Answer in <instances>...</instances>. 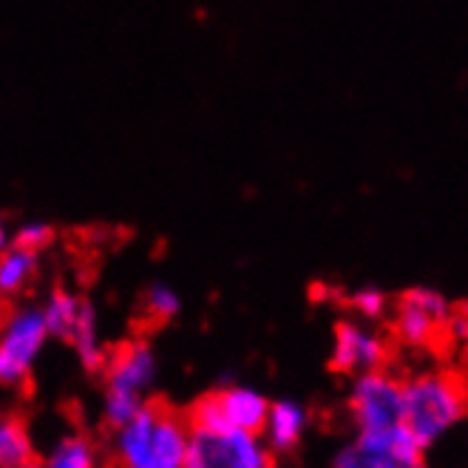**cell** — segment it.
<instances>
[{
  "mask_svg": "<svg viewBox=\"0 0 468 468\" xmlns=\"http://www.w3.org/2000/svg\"><path fill=\"white\" fill-rule=\"evenodd\" d=\"M468 415L465 383L446 372L403 380V426L429 449Z\"/></svg>",
  "mask_w": 468,
  "mask_h": 468,
  "instance_id": "cell-1",
  "label": "cell"
},
{
  "mask_svg": "<svg viewBox=\"0 0 468 468\" xmlns=\"http://www.w3.org/2000/svg\"><path fill=\"white\" fill-rule=\"evenodd\" d=\"M159 375V361L151 344L131 341L114 352H108L102 367V420L105 426H122L136 411L148 403V392L154 389Z\"/></svg>",
  "mask_w": 468,
  "mask_h": 468,
  "instance_id": "cell-2",
  "label": "cell"
},
{
  "mask_svg": "<svg viewBox=\"0 0 468 468\" xmlns=\"http://www.w3.org/2000/svg\"><path fill=\"white\" fill-rule=\"evenodd\" d=\"M185 468H272V452L256 431L190 429Z\"/></svg>",
  "mask_w": 468,
  "mask_h": 468,
  "instance_id": "cell-3",
  "label": "cell"
},
{
  "mask_svg": "<svg viewBox=\"0 0 468 468\" xmlns=\"http://www.w3.org/2000/svg\"><path fill=\"white\" fill-rule=\"evenodd\" d=\"M48 329L40 307H20L0 324V389H20L32 378Z\"/></svg>",
  "mask_w": 468,
  "mask_h": 468,
  "instance_id": "cell-4",
  "label": "cell"
},
{
  "mask_svg": "<svg viewBox=\"0 0 468 468\" xmlns=\"http://www.w3.org/2000/svg\"><path fill=\"white\" fill-rule=\"evenodd\" d=\"M270 409V398L253 387L228 383L216 392L202 395L187 411L190 429H241V431H261Z\"/></svg>",
  "mask_w": 468,
  "mask_h": 468,
  "instance_id": "cell-5",
  "label": "cell"
},
{
  "mask_svg": "<svg viewBox=\"0 0 468 468\" xmlns=\"http://www.w3.org/2000/svg\"><path fill=\"white\" fill-rule=\"evenodd\" d=\"M346 406L357 434L389 431L403 423V380L387 369L355 375Z\"/></svg>",
  "mask_w": 468,
  "mask_h": 468,
  "instance_id": "cell-6",
  "label": "cell"
},
{
  "mask_svg": "<svg viewBox=\"0 0 468 468\" xmlns=\"http://www.w3.org/2000/svg\"><path fill=\"white\" fill-rule=\"evenodd\" d=\"M389 361V346L375 329L357 324V321H338L335 338H333V355L329 367L341 375H364L383 369Z\"/></svg>",
  "mask_w": 468,
  "mask_h": 468,
  "instance_id": "cell-7",
  "label": "cell"
},
{
  "mask_svg": "<svg viewBox=\"0 0 468 468\" xmlns=\"http://www.w3.org/2000/svg\"><path fill=\"white\" fill-rule=\"evenodd\" d=\"M187 440H190L187 418L174 409L159 406V418L151 434V443L133 468H185Z\"/></svg>",
  "mask_w": 468,
  "mask_h": 468,
  "instance_id": "cell-8",
  "label": "cell"
},
{
  "mask_svg": "<svg viewBox=\"0 0 468 468\" xmlns=\"http://www.w3.org/2000/svg\"><path fill=\"white\" fill-rule=\"evenodd\" d=\"M307 429H310V411L292 398H282V400H270L267 418L259 434L272 454H287L304 440Z\"/></svg>",
  "mask_w": 468,
  "mask_h": 468,
  "instance_id": "cell-9",
  "label": "cell"
},
{
  "mask_svg": "<svg viewBox=\"0 0 468 468\" xmlns=\"http://www.w3.org/2000/svg\"><path fill=\"white\" fill-rule=\"evenodd\" d=\"M77 357L82 369L89 372H102L105 361H108V349L102 344V335H100V315H97V307L91 304L89 298L80 301V313H77V324L69 335Z\"/></svg>",
  "mask_w": 468,
  "mask_h": 468,
  "instance_id": "cell-10",
  "label": "cell"
},
{
  "mask_svg": "<svg viewBox=\"0 0 468 468\" xmlns=\"http://www.w3.org/2000/svg\"><path fill=\"white\" fill-rule=\"evenodd\" d=\"M37 468H100V452L91 437L69 431L51 443V449L35 463Z\"/></svg>",
  "mask_w": 468,
  "mask_h": 468,
  "instance_id": "cell-11",
  "label": "cell"
},
{
  "mask_svg": "<svg viewBox=\"0 0 468 468\" xmlns=\"http://www.w3.org/2000/svg\"><path fill=\"white\" fill-rule=\"evenodd\" d=\"M35 463L29 426L12 411H0V468H26Z\"/></svg>",
  "mask_w": 468,
  "mask_h": 468,
  "instance_id": "cell-12",
  "label": "cell"
},
{
  "mask_svg": "<svg viewBox=\"0 0 468 468\" xmlns=\"http://www.w3.org/2000/svg\"><path fill=\"white\" fill-rule=\"evenodd\" d=\"M440 326L431 315H426L420 307L409 304V301H398V310H395V321H392V333L395 338L403 344V346H411V349H423V346H431Z\"/></svg>",
  "mask_w": 468,
  "mask_h": 468,
  "instance_id": "cell-13",
  "label": "cell"
},
{
  "mask_svg": "<svg viewBox=\"0 0 468 468\" xmlns=\"http://www.w3.org/2000/svg\"><path fill=\"white\" fill-rule=\"evenodd\" d=\"M329 468H398L383 449L378 434H357L352 443L338 449Z\"/></svg>",
  "mask_w": 468,
  "mask_h": 468,
  "instance_id": "cell-14",
  "label": "cell"
},
{
  "mask_svg": "<svg viewBox=\"0 0 468 468\" xmlns=\"http://www.w3.org/2000/svg\"><path fill=\"white\" fill-rule=\"evenodd\" d=\"M37 250H26V247H6L0 253V295H15L32 282L37 272Z\"/></svg>",
  "mask_w": 468,
  "mask_h": 468,
  "instance_id": "cell-15",
  "label": "cell"
},
{
  "mask_svg": "<svg viewBox=\"0 0 468 468\" xmlns=\"http://www.w3.org/2000/svg\"><path fill=\"white\" fill-rule=\"evenodd\" d=\"M80 301L74 292L69 290H54L48 295V301L40 307L43 310V321H46V329H48V338H63L69 341L71 329L77 324V313H80Z\"/></svg>",
  "mask_w": 468,
  "mask_h": 468,
  "instance_id": "cell-16",
  "label": "cell"
},
{
  "mask_svg": "<svg viewBox=\"0 0 468 468\" xmlns=\"http://www.w3.org/2000/svg\"><path fill=\"white\" fill-rule=\"evenodd\" d=\"M182 310V298L179 292L165 284V282H154L145 292V313L154 318V321H171L176 318Z\"/></svg>",
  "mask_w": 468,
  "mask_h": 468,
  "instance_id": "cell-17",
  "label": "cell"
},
{
  "mask_svg": "<svg viewBox=\"0 0 468 468\" xmlns=\"http://www.w3.org/2000/svg\"><path fill=\"white\" fill-rule=\"evenodd\" d=\"M403 301H409V304H415V307H420L426 315H431L440 326L446 324V318L452 315V301L440 292V290H434V287H409L403 295H400Z\"/></svg>",
  "mask_w": 468,
  "mask_h": 468,
  "instance_id": "cell-18",
  "label": "cell"
},
{
  "mask_svg": "<svg viewBox=\"0 0 468 468\" xmlns=\"http://www.w3.org/2000/svg\"><path fill=\"white\" fill-rule=\"evenodd\" d=\"M349 307L367 321H380L389 310V295L378 287H361L349 295Z\"/></svg>",
  "mask_w": 468,
  "mask_h": 468,
  "instance_id": "cell-19",
  "label": "cell"
},
{
  "mask_svg": "<svg viewBox=\"0 0 468 468\" xmlns=\"http://www.w3.org/2000/svg\"><path fill=\"white\" fill-rule=\"evenodd\" d=\"M51 239H54V228L48 222H26L12 233L9 244L26 247V250H43V247L51 244Z\"/></svg>",
  "mask_w": 468,
  "mask_h": 468,
  "instance_id": "cell-20",
  "label": "cell"
},
{
  "mask_svg": "<svg viewBox=\"0 0 468 468\" xmlns=\"http://www.w3.org/2000/svg\"><path fill=\"white\" fill-rule=\"evenodd\" d=\"M443 333L454 341H468V307H452V315L443 324Z\"/></svg>",
  "mask_w": 468,
  "mask_h": 468,
  "instance_id": "cell-21",
  "label": "cell"
},
{
  "mask_svg": "<svg viewBox=\"0 0 468 468\" xmlns=\"http://www.w3.org/2000/svg\"><path fill=\"white\" fill-rule=\"evenodd\" d=\"M9 239H12V233L6 230V222H4V216H0V253H4L6 247H9Z\"/></svg>",
  "mask_w": 468,
  "mask_h": 468,
  "instance_id": "cell-22",
  "label": "cell"
},
{
  "mask_svg": "<svg viewBox=\"0 0 468 468\" xmlns=\"http://www.w3.org/2000/svg\"><path fill=\"white\" fill-rule=\"evenodd\" d=\"M26 468H37V465H35V463H32V465H26Z\"/></svg>",
  "mask_w": 468,
  "mask_h": 468,
  "instance_id": "cell-23",
  "label": "cell"
}]
</instances>
